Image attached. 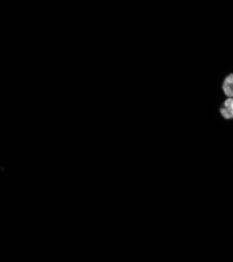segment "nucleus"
<instances>
[{
	"label": "nucleus",
	"mask_w": 233,
	"mask_h": 262,
	"mask_svg": "<svg viewBox=\"0 0 233 262\" xmlns=\"http://www.w3.org/2000/svg\"><path fill=\"white\" fill-rule=\"evenodd\" d=\"M220 113L222 117L227 120L233 119V97H227L220 109Z\"/></svg>",
	"instance_id": "nucleus-1"
},
{
	"label": "nucleus",
	"mask_w": 233,
	"mask_h": 262,
	"mask_svg": "<svg viewBox=\"0 0 233 262\" xmlns=\"http://www.w3.org/2000/svg\"><path fill=\"white\" fill-rule=\"evenodd\" d=\"M222 89L227 97H233V73L226 76L222 85Z\"/></svg>",
	"instance_id": "nucleus-2"
}]
</instances>
